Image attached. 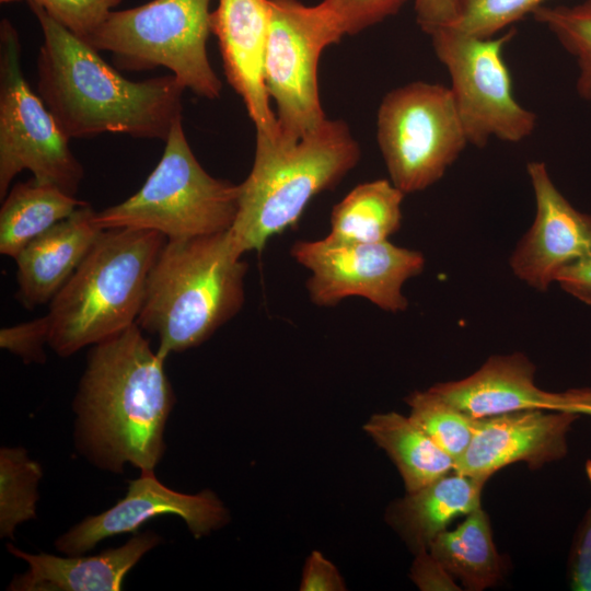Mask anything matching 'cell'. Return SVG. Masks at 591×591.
Listing matches in <instances>:
<instances>
[{
	"label": "cell",
	"instance_id": "37",
	"mask_svg": "<svg viewBox=\"0 0 591 591\" xmlns=\"http://www.w3.org/2000/svg\"><path fill=\"white\" fill-rule=\"evenodd\" d=\"M565 412L591 416V387L571 389L564 392Z\"/></svg>",
	"mask_w": 591,
	"mask_h": 591
},
{
	"label": "cell",
	"instance_id": "31",
	"mask_svg": "<svg viewBox=\"0 0 591 591\" xmlns=\"http://www.w3.org/2000/svg\"><path fill=\"white\" fill-rule=\"evenodd\" d=\"M49 339V322L46 315L1 328L0 346L18 355L25 363H44L45 344Z\"/></svg>",
	"mask_w": 591,
	"mask_h": 591
},
{
	"label": "cell",
	"instance_id": "5",
	"mask_svg": "<svg viewBox=\"0 0 591 591\" xmlns=\"http://www.w3.org/2000/svg\"><path fill=\"white\" fill-rule=\"evenodd\" d=\"M165 242L150 230H103L48 303L49 347L69 357L136 324L149 273Z\"/></svg>",
	"mask_w": 591,
	"mask_h": 591
},
{
	"label": "cell",
	"instance_id": "35",
	"mask_svg": "<svg viewBox=\"0 0 591 591\" xmlns=\"http://www.w3.org/2000/svg\"><path fill=\"white\" fill-rule=\"evenodd\" d=\"M555 281L566 292L591 305V253L563 268Z\"/></svg>",
	"mask_w": 591,
	"mask_h": 591
},
{
	"label": "cell",
	"instance_id": "36",
	"mask_svg": "<svg viewBox=\"0 0 591 591\" xmlns=\"http://www.w3.org/2000/svg\"><path fill=\"white\" fill-rule=\"evenodd\" d=\"M457 0H415L416 21L428 35L450 25L456 15Z\"/></svg>",
	"mask_w": 591,
	"mask_h": 591
},
{
	"label": "cell",
	"instance_id": "9",
	"mask_svg": "<svg viewBox=\"0 0 591 591\" xmlns=\"http://www.w3.org/2000/svg\"><path fill=\"white\" fill-rule=\"evenodd\" d=\"M429 35L437 58L450 74V90L468 143L483 148L491 138L519 142L532 135L537 117L514 97L502 55L514 28L499 37H479L445 25Z\"/></svg>",
	"mask_w": 591,
	"mask_h": 591
},
{
	"label": "cell",
	"instance_id": "14",
	"mask_svg": "<svg viewBox=\"0 0 591 591\" xmlns=\"http://www.w3.org/2000/svg\"><path fill=\"white\" fill-rule=\"evenodd\" d=\"M526 171L536 215L515 247L510 266L519 279L545 291L563 268L591 253V215L577 210L564 197L544 162L532 161Z\"/></svg>",
	"mask_w": 591,
	"mask_h": 591
},
{
	"label": "cell",
	"instance_id": "26",
	"mask_svg": "<svg viewBox=\"0 0 591 591\" xmlns=\"http://www.w3.org/2000/svg\"><path fill=\"white\" fill-rule=\"evenodd\" d=\"M409 418L456 462L473 440L480 419L454 407L429 389L406 397Z\"/></svg>",
	"mask_w": 591,
	"mask_h": 591
},
{
	"label": "cell",
	"instance_id": "7",
	"mask_svg": "<svg viewBox=\"0 0 591 591\" xmlns=\"http://www.w3.org/2000/svg\"><path fill=\"white\" fill-rule=\"evenodd\" d=\"M210 0H152L112 11L88 39L108 51L118 69L143 71L164 67L195 94L218 99L222 82L211 68L207 42L211 33Z\"/></svg>",
	"mask_w": 591,
	"mask_h": 591
},
{
	"label": "cell",
	"instance_id": "12",
	"mask_svg": "<svg viewBox=\"0 0 591 591\" xmlns=\"http://www.w3.org/2000/svg\"><path fill=\"white\" fill-rule=\"evenodd\" d=\"M290 253L311 273L306 289L312 302L320 306L361 297L382 310L404 311L408 301L402 288L425 267L420 252L389 241L338 242L325 236L317 241H297Z\"/></svg>",
	"mask_w": 591,
	"mask_h": 591
},
{
	"label": "cell",
	"instance_id": "18",
	"mask_svg": "<svg viewBox=\"0 0 591 591\" xmlns=\"http://www.w3.org/2000/svg\"><path fill=\"white\" fill-rule=\"evenodd\" d=\"M89 204L27 243L15 257L16 300L28 310L49 303L85 257L102 229Z\"/></svg>",
	"mask_w": 591,
	"mask_h": 591
},
{
	"label": "cell",
	"instance_id": "1",
	"mask_svg": "<svg viewBox=\"0 0 591 591\" xmlns=\"http://www.w3.org/2000/svg\"><path fill=\"white\" fill-rule=\"evenodd\" d=\"M164 361L137 324L90 349L73 409L79 448L97 466L154 472L175 403Z\"/></svg>",
	"mask_w": 591,
	"mask_h": 591
},
{
	"label": "cell",
	"instance_id": "3",
	"mask_svg": "<svg viewBox=\"0 0 591 591\" xmlns=\"http://www.w3.org/2000/svg\"><path fill=\"white\" fill-rule=\"evenodd\" d=\"M230 230L166 240L147 280L136 324L166 359L208 340L244 304L247 264Z\"/></svg>",
	"mask_w": 591,
	"mask_h": 591
},
{
	"label": "cell",
	"instance_id": "23",
	"mask_svg": "<svg viewBox=\"0 0 591 591\" xmlns=\"http://www.w3.org/2000/svg\"><path fill=\"white\" fill-rule=\"evenodd\" d=\"M2 200L0 253L13 259L27 243L86 204L34 177L16 183Z\"/></svg>",
	"mask_w": 591,
	"mask_h": 591
},
{
	"label": "cell",
	"instance_id": "16",
	"mask_svg": "<svg viewBox=\"0 0 591 591\" xmlns=\"http://www.w3.org/2000/svg\"><path fill=\"white\" fill-rule=\"evenodd\" d=\"M269 0H219L210 14L230 85L241 96L256 132L275 135L276 114L264 83Z\"/></svg>",
	"mask_w": 591,
	"mask_h": 591
},
{
	"label": "cell",
	"instance_id": "10",
	"mask_svg": "<svg viewBox=\"0 0 591 591\" xmlns=\"http://www.w3.org/2000/svg\"><path fill=\"white\" fill-rule=\"evenodd\" d=\"M30 171L38 182L76 196L83 179L81 163L39 95L28 86L21 67V44L14 26L0 25V198L13 178Z\"/></svg>",
	"mask_w": 591,
	"mask_h": 591
},
{
	"label": "cell",
	"instance_id": "22",
	"mask_svg": "<svg viewBox=\"0 0 591 591\" xmlns=\"http://www.w3.org/2000/svg\"><path fill=\"white\" fill-rule=\"evenodd\" d=\"M363 430L397 467L406 493L453 472L455 461L409 417L396 412L372 415Z\"/></svg>",
	"mask_w": 591,
	"mask_h": 591
},
{
	"label": "cell",
	"instance_id": "4",
	"mask_svg": "<svg viewBox=\"0 0 591 591\" xmlns=\"http://www.w3.org/2000/svg\"><path fill=\"white\" fill-rule=\"evenodd\" d=\"M349 127L326 118L300 138L256 132L252 170L239 185L230 232L244 254L262 252L275 235L297 224L309 202L334 188L359 162Z\"/></svg>",
	"mask_w": 591,
	"mask_h": 591
},
{
	"label": "cell",
	"instance_id": "29",
	"mask_svg": "<svg viewBox=\"0 0 591 591\" xmlns=\"http://www.w3.org/2000/svg\"><path fill=\"white\" fill-rule=\"evenodd\" d=\"M21 0H0L1 3ZM42 7L54 20L88 42L121 0H25Z\"/></svg>",
	"mask_w": 591,
	"mask_h": 591
},
{
	"label": "cell",
	"instance_id": "19",
	"mask_svg": "<svg viewBox=\"0 0 591 591\" xmlns=\"http://www.w3.org/2000/svg\"><path fill=\"white\" fill-rule=\"evenodd\" d=\"M161 537L152 532L136 533L124 545L93 556L60 557L51 554H28L12 544L8 551L24 560L28 568L15 576L12 591H117L127 572L155 547Z\"/></svg>",
	"mask_w": 591,
	"mask_h": 591
},
{
	"label": "cell",
	"instance_id": "11",
	"mask_svg": "<svg viewBox=\"0 0 591 591\" xmlns=\"http://www.w3.org/2000/svg\"><path fill=\"white\" fill-rule=\"evenodd\" d=\"M269 8L264 83L277 106L279 132L300 138L326 119L318 95V60L344 35L322 2L269 0Z\"/></svg>",
	"mask_w": 591,
	"mask_h": 591
},
{
	"label": "cell",
	"instance_id": "17",
	"mask_svg": "<svg viewBox=\"0 0 591 591\" xmlns=\"http://www.w3.org/2000/svg\"><path fill=\"white\" fill-rule=\"evenodd\" d=\"M535 366L523 354L489 357L473 374L429 390L475 419L524 409L565 410L564 392L540 389Z\"/></svg>",
	"mask_w": 591,
	"mask_h": 591
},
{
	"label": "cell",
	"instance_id": "2",
	"mask_svg": "<svg viewBox=\"0 0 591 591\" xmlns=\"http://www.w3.org/2000/svg\"><path fill=\"white\" fill-rule=\"evenodd\" d=\"M28 5L44 35L37 92L69 139L104 132L167 139L185 90L173 74L130 81L42 7Z\"/></svg>",
	"mask_w": 591,
	"mask_h": 591
},
{
	"label": "cell",
	"instance_id": "20",
	"mask_svg": "<svg viewBox=\"0 0 591 591\" xmlns=\"http://www.w3.org/2000/svg\"><path fill=\"white\" fill-rule=\"evenodd\" d=\"M485 483L453 471L394 500L385 520L414 554L428 549L455 518L482 507Z\"/></svg>",
	"mask_w": 591,
	"mask_h": 591
},
{
	"label": "cell",
	"instance_id": "28",
	"mask_svg": "<svg viewBox=\"0 0 591 591\" xmlns=\"http://www.w3.org/2000/svg\"><path fill=\"white\" fill-rule=\"evenodd\" d=\"M544 1L457 0L456 15L450 26L479 37H493L533 13Z\"/></svg>",
	"mask_w": 591,
	"mask_h": 591
},
{
	"label": "cell",
	"instance_id": "8",
	"mask_svg": "<svg viewBox=\"0 0 591 591\" xmlns=\"http://www.w3.org/2000/svg\"><path fill=\"white\" fill-rule=\"evenodd\" d=\"M376 139L391 182L404 194L438 182L468 143L450 88L416 81L389 92Z\"/></svg>",
	"mask_w": 591,
	"mask_h": 591
},
{
	"label": "cell",
	"instance_id": "15",
	"mask_svg": "<svg viewBox=\"0 0 591 591\" xmlns=\"http://www.w3.org/2000/svg\"><path fill=\"white\" fill-rule=\"evenodd\" d=\"M579 414L524 409L480 419L477 431L454 472L482 480L524 462L535 470L568 453V432Z\"/></svg>",
	"mask_w": 591,
	"mask_h": 591
},
{
	"label": "cell",
	"instance_id": "27",
	"mask_svg": "<svg viewBox=\"0 0 591 591\" xmlns=\"http://www.w3.org/2000/svg\"><path fill=\"white\" fill-rule=\"evenodd\" d=\"M532 14L576 60L577 92L591 104V0L573 5H541Z\"/></svg>",
	"mask_w": 591,
	"mask_h": 591
},
{
	"label": "cell",
	"instance_id": "34",
	"mask_svg": "<svg viewBox=\"0 0 591 591\" xmlns=\"http://www.w3.org/2000/svg\"><path fill=\"white\" fill-rule=\"evenodd\" d=\"M300 590L343 591L346 583L336 566L322 553L313 551L305 560Z\"/></svg>",
	"mask_w": 591,
	"mask_h": 591
},
{
	"label": "cell",
	"instance_id": "25",
	"mask_svg": "<svg viewBox=\"0 0 591 591\" xmlns=\"http://www.w3.org/2000/svg\"><path fill=\"white\" fill-rule=\"evenodd\" d=\"M42 466L23 448L0 450V536L13 537L16 526L36 517Z\"/></svg>",
	"mask_w": 591,
	"mask_h": 591
},
{
	"label": "cell",
	"instance_id": "24",
	"mask_svg": "<svg viewBox=\"0 0 591 591\" xmlns=\"http://www.w3.org/2000/svg\"><path fill=\"white\" fill-rule=\"evenodd\" d=\"M404 196L387 179L359 184L333 207L326 237L338 242L387 241L401 228Z\"/></svg>",
	"mask_w": 591,
	"mask_h": 591
},
{
	"label": "cell",
	"instance_id": "32",
	"mask_svg": "<svg viewBox=\"0 0 591 591\" xmlns=\"http://www.w3.org/2000/svg\"><path fill=\"white\" fill-rule=\"evenodd\" d=\"M591 486V460L586 462ZM568 581L571 590L591 591V503L575 535L568 558Z\"/></svg>",
	"mask_w": 591,
	"mask_h": 591
},
{
	"label": "cell",
	"instance_id": "13",
	"mask_svg": "<svg viewBox=\"0 0 591 591\" xmlns=\"http://www.w3.org/2000/svg\"><path fill=\"white\" fill-rule=\"evenodd\" d=\"M163 514L182 518L195 537L208 535L229 521L227 508L211 490L178 493L162 484L154 472H141L139 478L128 483L124 498L71 528L57 538L55 546L67 556L83 555L102 540L135 533L150 519Z\"/></svg>",
	"mask_w": 591,
	"mask_h": 591
},
{
	"label": "cell",
	"instance_id": "30",
	"mask_svg": "<svg viewBox=\"0 0 591 591\" xmlns=\"http://www.w3.org/2000/svg\"><path fill=\"white\" fill-rule=\"evenodd\" d=\"M409 0H323L343 35L357 34L396 14Z\"/></svg>",
	"mask_w": 591,
	"mask_h": 591
},
{
	"label": "cell",
	"instance_id": "21",
	"mask_svg": "<svg viewBox=\"0 0 591 591\" xmlns=\"http://www.w3.org/2000/svg\"><path fill=\"white\" fill-rule=\"evenodd\" d=\"M428 549L468 591L493 588L507 575L508 560L495 545L489 515L482 507L454 530L440 533Z\"/></svg>",
	"mask_w": 591,
	"mask_h": 591
},
{
	"label": "cell",
	"instance_id": "33",
	"mask_svg": "<svg viewBox=\"0 0 591 591\" xmlns=\"http://www.w3.org/2000/svg\"><path fill=\"white\" fill-rule=\"evenodd\" d=\"M409 576L418 589L422 591L462 590L457 581L429 549H421L415 554Z\"/></svg>",
	"mask_w": 591,
	"mask_h": 591
},
{
	"label": "cell",
	"instance_id": "6",
	"mask_svg": "<svg viewBox=\"0 0 591 591\" xmlns=\"http://www.w3.org/2000/svg\"><path fill=\"white\" fill-rule=\"evenodd\" d=\"M240 187L211 176L195 158L182 118L165 140L161 160L141 188L115 206L96 212L102 230L135 229L183 240L231 229Z\"/></svg>",
	"mask_w": 591,
	"mask_h": 591
}]
</instances>
